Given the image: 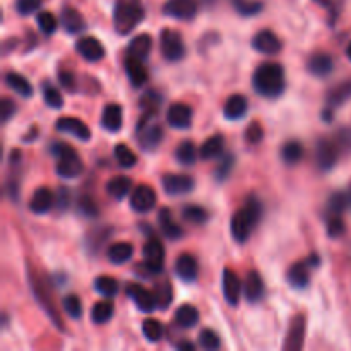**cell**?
Returning <instances> with one entry per match:
<instances>
[{
  "label": "cell",
  "instance_id": "obj_26",
  "mask_svg": "<svg viewBox=\"0 0 351 351\" xmlns=\"http://www.w3.org/2000/svg\"><path fill=\"white\" fill-rule=\"evenodd\" d=\"M125 72L127 75H129V81L132 82V86H136V88H141V86L147 82V71L146 67H144L143 60H139V58L127 55Z\"/></svg>",
  "mask_w": 351,
  "mask_h": 351
},
{
  "label": "cell",
  "instance_id": "obj_10",
  "mask_svg": "<svg viewBox=\"0 0 351 351\" xmlns=\"http://www.w3.org/2000/svg\"><path fill=\"white\" fill-rule=\"evenodd\" d=\"M339 158V144L336 141L331 139H321L315 147V161H317V167L322 171H328L331 168H335V165L338 163Z\"/></svg>",
  "mask_w": 351,
  "mask_h": 351
},
{
  "label": "cell",
  "instance_id": "obj_17",
  "mask_svg": "<svg viewBox=\"0 0 351 351\" xmlns=\"http://www.w3.org/2000/svg\"><path fill=\"white\" fill-rule=\"evenodd\" d=\"M75 50L88 62H99L105 57V47L101 45V41L93 36H82L75 43Z\"/></svg>",
  "mask_w": 351,
  "mask_h": 351
},
{
  "label": "cell",
  "instance_id": "obj_46",
  "mask_svg": "<svg viewBox=\"0 0 351 351\" xmlns=\"http://www.w3.org/2000/svg\"><path fill=\"white\" fill-rule=\"evenodd\" d=\"M233 7L242 16H256L263 10V3L257 0H232Z\"/></svg>",
  "mask_w": 351,
  "mask_h": 351
},
{
  "label": "cell",
  "instance_id": "obj_47",
  "mask_svg": "<svg viewBox=\"0 0 351 351\" xmlns=\"http://www.w3.org/2000/svg\"><path fill=\"white\" fill-rule=\"evenodd\" d=\"M350 206L348 202V194L346 192H336L329 199V211L332 216H339L346 208Z\"/></svg>",
  "mask_w": 351,
  "mask_h": 351
},
{
  "label": "cell",
  "instance_id": "obj_18",
  "mask_svg": "<svg viewBox=\"0 0 351 351\" xmlns=\"http://www.w3.org/2000/svg\"><path fill=\"white\" fill-rule=\"evenodd\" d=\"M167 122L173 129H189L192 125V108L185 103H173L167 110Z\"/></svg>",
  "mask_w": 351,
  "mask_h": 351
},
{
  "label": "cell",
  "instance_id": "obj_11",
  "mask_svg": "<svg viewBox=\"0 0 351 351\" xmlns=\"http://www.w3.org/2000/svg\"><path fill=\"white\" fill-rule=\"evenodd\" d=\"M143 256H144V266L149 273H161L165 266V247L160 240H149L146 242L143 249Z\"/></svg>",
  "mask_w": 351,
  "mask_h": 351
},
{
  "label": "cell",
  "instance_id": "obj_22",
  "mask_svg": "<svg viewBox=\"0 0 351 351\" xmlns=\"http://www.w3.org/2000/svg\"><path fill=\"white\" fill-rule=\"evenodd\" d=\"M60 23L64 29L71 34H79L86 29V21L82 14L74 7H64L60 14Z\"/></svg>",
  "mask_w": 351,
  "mask_h": 351
},
{
  "label": "cell",
  "instance_id": "obj_56",
  "mask_svg": "<svg viewBox=\"0 0 351 351\" xmlns=\"http://www.w3.org/2000/svg\"><path fill=\"white\" fill-rule=\"evenodd\" d=\"M14 113H16V103L9 98H2V101H0V117H2V122H9Z\"/></svg>",
  "mask_w": 351,
  "mask_h": 351
},
{
  "label": "cell",
  "instance_id": "obj_32",
  "mask_svg": "<svg viewBox=\"0 0 351 351\" xmlns=\"http://www.w3.org/2000/svg\"><path fill=\"white\" fill-rule=\"evenodd\" d=\"M5 84L12 91H16L17 95L23 96V98H31L33 96V86H31V82L24 75L17 74V72H7Z\"/></svg>",
  "mask_w": 351,
  "mask_h": 351
},
{
  "label": "cell",
  "instance_id": "obj_63",
  "mask_svg": "<svg viewBox=\"0 0 351 351\" xmlns=\"http://www.w3.org/2000/svg\"><path fill=\"white\" fill-rule=\"evenodd\" d=\"M346 194H348V202H350V206H351V189L348 192H346Z\"/></svg>",
  "mask_w": 351,
  "mask_h": 351
},
{
  "label": "cell",
  "instance_id": "obj_21",
  "mask_svg": "<svg viewBox=\"0 0 351 351\" xmlns=\"http://www.w3.org/2000/svg\"><path fill=\"white\" fill-rule=\"evenodd\" d=\"M175 273L185 283H192V281L197 280L199 266L195 257L191 256V254H182L177 263H175Z\"/></svg>",
  "mask_w": 351,
  "mask_h": 351
},
{
  "label": "cell",
  "instance_id": "obj_42",
  "mask_svg": "<svg viewBox=\"0 0 351 351\" xmlns=\"http://www.w3.org/2000/svg\"><path fill=\"white\" fill-rule=\"evenodd\" d=\"M143 335L149 343H158L163 338V326L156 319H146L143 322Z\"/></svg>",
  "mask_w": 351,
  "mask_h": 351
},
{
  "label": "cell",
  "instance_id": "obj_44",
  "mask_svg": "<svg viewBox=\"0 0 351 351\" xmlns=\"http://www.w3.org/2000/svg\"><path fill=\"white\" fill-rule=\"evenodd\" d=\"M36 23H38V27H40L41 33L47 34V36L53 34L55 31H57V26H58L57 17H55L51 12H47V10H43V12L38 14Z\"/></svg>",
  "mask_w": 351,
  "mask_h": 351
},
{
  "label": "cell",
  "instance_id": "obj_59",
  "mask_svg": "<svg viewBox=\"0 0 351 351\" xmlns=\"http://www.w3.org/2000/svg\"><path fill=\"white\" fill-rule=\"evenodd\" d=\"M55 204H58V208L65 209L69 204V192L65 189H60L58 195H55Z\"/></svg>",
  "mask_w": 351,
  "mask_h": 351
},
{
  "label": "cell",
  "instance_id": "obj_37",
  "mask_svg": "<svg viewBox=\"0 0 351 351\" xmlns=\"http://www.w3.org/2000/svg\"><path fill=\"white\" fill-rule=\"evenodd\" d=\"M304 158V146L298 141H288L281 147V160L287 165H297Z\"/></svg>",
  "mask_w": 351,
  "mask_h": 351
},
{
  "label": "cell",
  "instance_id": "obj_50",
  "mask_svg": "<svg viewBox=\"0 0 351 351\" xmlns=\"http://www.w3.org/2000/svg\"><path fill=\"white\" fill-rule=\"evenodd\" d=\"M182 215L189 223H194V225H202L208 219V213L201 206H187Z\"/></svg>",
  "mask_w": 351,
  "mask_h": 351
},
{
  "label": "cell",
  "instance_id": "obj_51",
  "mask_svg": "<svg viewBox=\"0 0 351 351\" xmlns=\"http://www.w3.org/2000/svg\"><path fill=\"white\" fill-rule=\"evenodd\" d=\"M199 345L204 350H218L221 341L213 329H202L201 335H199Z\"/></svg>",
  "mask_w": 351,
  "mask_h": 351
},
{
  "label": "cell",
  "instance_id": "obj_62",
  "mask_svg": "<svg viewBox=\"0 0 351 351\" xmlns=\"http://www.w3.org/2000/svg\"><path fill=\"white\" fill-rule=\"evenodd\" d=\"M346 55H348V58L351 60V43L348 45V48H346Z\"/></svg>",
  "mask_w": 351,
  "mask_h": 351
},
{
  "label": "cell",
  "instance_id": "obj_60",
  "mask_svg": "<svg viewBox=\"0 0 351 351\" xmlns=\"http://www.w3.org/2000/svg\"><path fill=\"white\" fill-rule=\"evenodd\" d=\"M315 2L321 3L322 7H326L329 12H332V19H335L336 14H338V9H336V5H335V0H315Z\"/></svg>",
  "mask_w": 351,
  "mask_h": 351
},
{
  "label": "cell",
  "instance_id": "obj_3",
  "mask_svg": "<svg viewBox=\"0 0 351 351\" xmlns=\"http://www.w3.org/2000/svg\"><path fill=\"white\" fill-rule=\"evenodd\" d=\"M144 19L143 0H115L113 7V26L122 36L132 33Z\"/></svg>",
  "mask_w": 351,
  "mask_h": 351
},
{
  "label": "cell",
  "instance_id": "obj_14",
  "mask_svg": "<svg viewBox=\"0 0 351 351\" xmlns=\"http://www.w3.org/2000/svg\"><path fill=\"white\" fill-rule=\"evenodd\" d=\"M156 206V192L149 185H139L130 195V208L136 213H149Z\"/></svg>",
  "mask_w": 351,
  "mask_h": 351
},
{
  "label": "cell",
  "instance_id": "obj_12",
  "mask_svg": "<svg viewBox=\"0 0 351 351\" xmlns=\"http://www.w3.org/2000/svg\"><path fill=\"white\" fill-rule=\"evenodd\" d=\"M197 0H168L163 7V12L173 19L191 21L197 14Z\"/></svg>",
  "mask_w": 351,
  "mask_h": 351
},
{
  "label": "cell",
  "instance_id": "obj_58",
  "mask_svg": "<svg viewBox=\"0 0 351 351\" xmlns=\"http://www.w3.org/2000/svg\"><path fill=\"white\" fill-rule=\"evenodd\" d=\"M58 81L64 86L65 89H69L71 93L75 91V75L71 71H60L58 72Z\"/></svg>",
  "mask_w": 351,
  "mask_h": 351
},
{
  "label": "cell",
  "instance_id": "obj_20",
  "mask_svg": "<svg viewBox=\"0 0 351 351\" xmlns=\"http://www.w3.org/2000/svg\"><path fill=\"white\" fill-rule=\"evenodd\" d=\"M240 293H242V281H240L239 274L233 273V269L226 267L223 271V295L225 300L230 305H237L240 300Z\"/></svg>",
  "mask_w": 351,
  "mask_h": 351
},
{
  "label": "cell",
  "instance_id": "obj_38",
  "mask_svg": "<svg viewBox=\"0 0 351 351\" xmlns=\"http://www.w3.org/2000/svg\"><path fill=\"white\" fill-rule=\"evenodd\" d=\"M175 158L180 165L184 167H192V165L197 161V149H195V144L192 141H184L180 146L175 151Z\"/></svg>",
  "mask_w": 351,
  "mask_h": 351
},
{
  "label": "cell",
  "instance_id": "obj_57",
  "mask_svg": "<svg viewBox=\"0 0 351 351\" xmlns=\"http://www.w3.org/2000/svg\"><path fill=\"white\" fill-rule=\"evenodd\" d=\"M79 211H81L82 215L89 216V218H93V216L98 215V208H96L95 201H93L91 197L79 199Z\"/></svg>",
  "mask_w": 351,
  "mask_h": 351
},
{
  "label": "cell",
  "instance_id": "obj_4",
  "mask_svg": "<svg viewBox=\"0 0 351 351\" xmlns=\"http://www.w3.org/2000/svg\"><path fill=\"white\" fill-rule=\"evenodd\" d=\"M27 276H29V283H31V290H33L34 297H36L38 304L41 305L45 312H47L48 317L51 319L55 326H57L60 331H64V321H62L60 314L57 311V304L53 302V297H51V288L48 287V281L43 274L36 273L33 267H29L27 271Z\"/></svg>",
  "mask_w": 351,
  "mask_h": 351
},
{
  "label": "cell",
  "instance_id": "obj_36",
  "mask_svg": "<svg viewBox=\"0 0 351 351\" xmlns=\"http://www.w3.org/2000/svg\"><path fill=\"white\" fill-rule=\"evenodd\" d=\"M132 189V180L125 175H120V177H113L112 180L106 184V192H108L112 197L115 199H123Z\"/></svg>",
  "mask_w": 351,
  "mask_h": 351
},
{
  "label": "cell",
  "instance_id": "obj_8",
  "mask_svg": "<svg viewBox=\"0 0 351 351\" xmlns=\"http://www.w3.org/2000/svg\"><path fill=\"white\" fill-rule=\"evenodd\" d=\"M125 293L134 304L137 305L141 312L144 314H151L158 308V302H156V295L154 291H149L147 288H144L143 285L139 283H132L125 288Z\"/></svg>",
  "mask_w": 351,
  "mask_h": 351
},
{
  "label": "cell",
  "instance_id": "obj_39",
  "mask_svg": "<svg viewBox=\"0 0 351 351\" xmlns=\"http://www.w3.org/2000/svg\"><path fill=\"white\" fill-rule=\"evenodd\" d=\"M113 311H115V307H113L112 302H98V304L93 305L91 321L95 322V324H105V322H108L110 319L113 317Z\"/></svg>",
  "mask_w": 351,
  "mask_h": 351
},
{
  "label": "cell",
  "instance_id": "obj_43",
  "mask_svg": "<svg viewBox=\"0 0 351 351\" xmlns=\"http://www.w3.org/2000/svg\"><path fill=\"white\" fill-rule=\"evenodd\" d=\"M115 158L122 168H132L137 163V158L134 151L127 144H117L115 146Z\"/></svg>",
  "mask_w": 351,
  "mask_h": 351
},
{
  "label": "cell",
  "instance_id": "obj_31",
  "mask_svg": "<svg viewBox=\"0 0 351 351\" xmlns=\"http://www.w3.org/2000/svg\"><path fill=\"white\" fill-rule=\"evenodd\" d=\"M223 149H225V137L216 134V136H211L204 141V144L199 149V154H201L202 160H216L218 156H221Z\"/></svg>",
  "mask_w": 351,
  "mask_h": 351
},
{
  "label": "cell",
  "instance_id": "obj_2",
  "mask_svg": "<svg viewBox=\"0 0 351 351\" xmlns=\"http://www.w3.org/2000/svg\"><path fill=\"white\" fill-rule=\"evenodd\" d=\"M261 213H263V206H261L259 199L256 195H249L245 206L233 215L232 223H230V232L237 242L243 243L249 240L250 233L259 223Z\"/></svg>",
  "mask_w": 351,
  "mask_h": 351
},
{
  "label": "cell",
  "instance_id": "obj_30",
  "mask_svg": "<svg viewBox=\"0 0 351 351\" xmlns=\"http://www.w3.org/2000/svg\"><path fill=\"white\" fill-rule=\"evenodd\" d=\"M158 221H160L161 232L165 233V237H167V239L178 240L184 237V230L180 228V225H178V223L173 221L170 209H161L160 216H158Z\"/></svg>",
  "mask_w": 351,
  "mask_h": 351
},
{
  "label": "cell",
  "instance_id": "obj_33",
  "mask_svg": "<svg viewBox=\"0 0 351 351\" xmlns=\"http://www.w3.org/2000/svg\"><path fill=\"white\" fill-rule=\"evenodd\" d=\"M175 322H177V326H180V328L184 329L194 328V326L199 322L197 308H195L194 305H189V304L180 305L178 311L175 312Z\"/></svg>",
  "mask_w": 351,
  "mask_h": 351
},
{
  "label": "cell",
  "instance_id": "obj_19",
  "mask_svg": "<svg viewBox=\"0 0 351 351\" xmlns=\"http://www.w3.org/2000/svg\"><path fill=\"white\" fill-rule=\"evenodd\" d=\"M252 47L259 53L274 55L281 51V40L271 29H263L254 36Z\"/></svg>",
  "mask_w": 351,
  "mask_h": 351
},
{
  "label": "cell",
  "instance_id": "obj_64",
  "mask_svg": "<svg viewBox=\"0 0 351 351\" xmlns=\"http://www.w3.org/2000/svg\"><path fill=\"white\" fill-rule=\"evenodd\" d=\"M208 2H211V0H208Z\"/></svg>",
  "mask_w": 351,
  "mask_h": 351
},
{
  "label": "cell",
  "instance_id": "obj_24",
  "mask_svg": "<svg viewBox=\"0 0 351 351\" xmlns=\"http://www.w3.org/2000/svg\"><path fill=\"white\" fill-rule=\"evenodd\" d=\"M122 123H123L122 106L117 105V103H110V105H106L101 115V125L105 127L108 132L115 134L122 129Z\"/></svg>",
  "mask_w": 351,
  "mask_h": 351
},
{
  "label": "cell",
  "instance_id": "obj_23",
  "mask_svg": "<svg viewBox=\"0 0 351 351\" xmlns=\"http://www.w3.org/2000/svg\"><path fill=\"white\" fill-rule=\"evenodd\" d=\"M55 195L50 189L40 187L34 191L33 197L29 201V209L34 213V215H45V213L50 211L53 208Z\"/></svg>",
  "mask_w": 351,
  "mask_h": 351
},
{
  "label": "cell",
  "instance_id": "obj_34",
  "mask_svg": "<svg viewBox=\"0 0 351 351\" xmlns=\"http://www.w3.org/2000/svg\"><path fill=\"white\" fill-rule=\"evenodd\" d=\"M132 256L134 247L129 242H117L108 249V261L112 264H125Z\"/></svg>",
  "mask_w": 351,
  "mask_h": 351
},
{
  "label": "cell",
  "instance_id": "obj_1",
  "mask_svg": "<svg viewBox=\"0 0 351 351\" xmlns=\"http://www.w3.org/2000/svg\"><path fill=\"white\" fill-rule=\"evenodd\" d=\"M252 86L257 95L264 98H276L287 88L283 67L274 62H264L254 72Z\"/></svg>",
  "mask_w": 351,
  "mask_h": 351
},
{
  "label": "cell",
  "instance_id": "obj_41",
  "mask_svg": "<svg viewBox=\"0 0 351 351\" xmlns=\"http://www.w3.org/2000/svg\"><path fill=\"white\" fill-rule=\"evenodd\" d=\"M154 295H156L158 308L165 311V308L170 307L171 300H173V288H171V285L168 281H161L154 288Z\"/></svg>",
  "mask_w": 351,
  "mask_h": 351
},
{
  "label": "cell",
  "instance_id": "obj_35",
  "mask_svg": "<svg viewBox=\"0 0 351 351\" xmlns=\"http://www.w3.org/2000/svg\"><path fill=\"white\" fill-rule=\"evenodd\" d=\"M351 98V81H345L341 84L335 86V88L329 91L328 98H326V105L328 108H336V106L343 105L346 99Z\"/></svg>",
  "mask_w": 351,
  "mask_h": 351
},
{
  "label": "cell",
  "instance_id": "obj_55",
  "mask_svg": "<svg viewBox=\"0 0 351 351\" xmlns=\"http://www.w3.org/2000/svg\"><path fill=\"white\" fill-rule=\"evenodd\" d=\"M245 139L249 141L250 144H257L261 139H263V127L261 123L252 122L245 130Z\"/></svg>",
  "mask_w": 351,
  "mask_h": 351
},
{
  "label": "cell",
  "instance_id": "obj_53",
  "mask_svg": "<svg viewBox=\"0 0 351 351\" xmlns=\"http://www.w3.org/2000/svg\"><path fill=\"white\" fill-rule=\"evenodd\" d=\"M41 7V0H16V10L21 16H29Z\"/></svg>",
  "mask_w": 351,
  "mask_h": 351
},
{
  "label": "cell",
  "instance_id": "obj_54",
  "mask_svg": "<svg viewBox=\"0 0 351 351\" xmlns=\"http://www.w3.org/2000/svg\"><path fill=\"white\" fill-rule=\"evenodd\" d=\"M345 233V223L339 216H331L328 221V235L332 237V239H338Z\"/></svg>",
  "mask_w": 351,
  "mask_h": 351
},
{
  "label": "cell",
  "instance_id": "obj_7",
  "mask_svg": "<svg viewBox=\"0 0 351 351\" xmlns=\"http://www.w3.org/2000/svg\"><path fill=\"white\" fill-rule=\"evenodd\" d=\"M319 264V257L315 254H312L311 259L304 261V263H297L288 269L287 280L290 283L291 288L295 290H304L311 283V269Z\"/></svg>",
  "mask_w": 351,
  "mask_h": 351
},
{
  "label": "cell",
  "instance_id": "obj_29",
  "mask_svg": "<svg viewBox=\"0 0 351 351\" xmlns=\"http://www.w3.org/2000/svg\"><path fill=\"white\" fill-rule=\"evenodd\" d=\"M151 48H153V40H151L149 34H137V36L129 43L127 55L139 58V60H146L151 53Z\"/></svg>",
  "mask_w": 351,
  "mask_h": 351
},
{
  "label": "cell",
  "instance_id": "obj_15",
  "mask_svg": "<svg viewBox=\"0 0 351 351\" xmlns=\"http://www.w3.org/2000/svg\"><path fill=\"white\" fill-rule=\"evenodd\" d=\"M58 132L71 134V136L77 137L79 141H89L91 139V129L86 125L82 120L75 119V117H60L55 123Z\"/></svg>",
  "mask_w": 351,
  "mask_h": 351
},
{
  "label": "cell",
  "instance_id": "obj_13",
  "mask_svg": "<svg viewBox=\"0 0 351 351\" xmlns=\"http://www.w3.org/2000/svg\"><path fill=\"white\" fill-rule=\"evenodd\" d=\"M305 329H307V324H305V315H295L293 321H291L290 329L287 332V339H285L283 350L287 351H297L304 348L305 343Z\"/></svg>",
  "mask_w": 351,
  "mask_h": 351
},
{
  "label": "cell",
  "instance_id": "obj_40",
  "mask_svg": "<svg viewBox=\"0 0 351 351\" xmlns=\"http://www.w3.org/2000/svg\"><path fill=\"white\" fill-rule=\"evenodd\" d=\"M95 290L106 298H112L119 293V283L112 276H98L95 280Z\"/></svg>",
  "mask_w": 351,
  "mask_h": 351
},
{
  "label": "cell",
  "instance_id": "obj_16",
  "mask_svg": "<svg viewBox=\"0 0 351 351\" xmlns=\"http://www.w3.org/2000/svg\"><path fill=\"white\" fill-rule=\"evenodd\" d=\"M163 191L170 195H185L189 192H192L194 189V178L189 177V175H165L163 180Z\"/></svg>",
  "mask_w": 351,
  "mask_h": 351
},
{
  "label": "cell",
  "instance_id": "obj_28",
  "mask_svg": "<svg viewBox=\"0 0 351 351\" xmlns=\"http://www.w3.org/2000/svg\"><path fill=\"white\" fill-rule=\"evenodd\" d=\"M247 110H249V103H247L245 96L233 95L226 99L223 113H225V117L228 120H240L242 117H245Z\"/></svg>",
  "mask_w": 351,
  "mask_h": 351
},
{
  "label": "cell",
  "instance_id": "obj_9",
  "mask_svg": "<svg viewBox=\"0 0 351 351\" xmlns=\"http://www.w3.org/2000/svg\"><path fill=\"white\" fill-rule=\"evenodd\" d=\"M137 139H139L143 149H156L163 141V129L158 123H147L146 117H143V120L137 125Z\"/></svg>",
  "mask_w": 351,
  "mask_h": 351
},
{
  "label": "cell",
  "instance_id": "obj_5",
  "mask_svg": "<svg viewBox=\"0 0 351 351\" xmlns=\"http://www.w3.org/2000/svg\"><path fill=\"white\" fill-rule=\"evenodd\" d=\"M51 153L57 156V173L62 178H75L82 173V161L79 158L77 151L72 149L69 144L65 143H55L51 144Z\"/></svg>",
  "mask_w": 351,
  "mask_h": 351
},
{
  "label": "cell",
  "instance_id": "obj_6",
  "mask_svg": "<svg viewBox=\"0 0 351 351\" xmlns=\"http://www.w3.org/2000/svg\"><path fill=\"white\" fill-rule=\"evenodd\" d=\"M161 55L168 62H178L185 57V43L180 33L173 29H163L160 36Z\"/></svg>",
  "mask_w": 351,
  "mask_h": 351
},
{
  "label": "cell",
  "instance_id": "obj_61",
  "mask_svg": "<svg viewBox=\"0 0 351 351\" xmlns=\"http://www.w3.org/2000/svg\"><path fill=\"white\" fill-rule=\"evenodd\" d=\"M178 350H187V351H194L195 350V345L194 343H189V341H184V343H178L177 345Z\"/></svg>",
  "mask_w": 351,
  "mask_h": 351
},
{
  "label": "cell",
  "instance_id": "obj_25",
  "mask_svg": "<svg viewBox=\"0 0 351 351\" xmlns=\"http://www.w3.org/2000/svg\"><path fill=\"white\" fill-rule=\"evenodd\" d=\"M243 293H245L247 302L256 304L264 297V281L257 271H250L243 283Z\"/></svg>",
  "mask_w": 351,
  "mask_h": 351
},
{
  "label": "cell",
  "instance_id": "obj_49",
  "mask_svg": "<svg viewBox=\"0 0 351 351\" xmlns=\"http://www.w3.org/2000/svg\"><path fill=\"white\" fill-rule=\"evenodd\" d=\"M62 305H64L65 314L71 319H79L82 315V304L75 295H67L64 302H62Z\"/></svg>",
  "mask_w": 351,
  "mask_h": 351
},
{
  "label": "cell",
  "instance_id": "obj_48",
  "mask_svg": "<svg viewBox=\"0 0 351 351\" xmlns=\"http://www.w3.org/2000/svg\"><path fill=\"white\" fill-rule=\"evenodd\" d=\"M161 105V96L156 95L154 91L151 93H146V95L141 98V106H143L144 110H146V115L144 117H154V113H156V110L160 108Z\"/></svg>",
  "mask_w": 351,
  "mask_h": 351
},
{
  "label": "cell",
  "instance_id": "obj_52",
  "mask_svg": "<svg viewBox=\"0 0 351 351\" xmlns=\"http://www.w3.org/2000/svg\"><path fill=\"white\" fill-rule=\"evenodd\" d=\"M233 165H235V156H233V154H226V156L221 160V163H219V167L216 168V173H215L216 180L219 182L226 180L228 175L232 173Z\"/></svg>",
  "mask_w": 351,
  "mask_h": 351
},
{
  "label": "cell",
  "instance_id": "obj_45",
  "mask_svg": "<svg viewBox=\"0 0 351 351\" xmlns=\"http://www.w3.org/2000/svg\"><path fill=\"white\" fill-rule=\"evenodd\" d=\"M43 99L50 108L58 110L64 106V98H62L60 91L55 86H51L50 82H45L43 84Z\"/></svg>",
  "mask_w": 351,
  "mask_h": 351
},
{
  "label": "cell",
  "instance_id": "obj_27",
  "mask_svg": "<svg viewBox=\"0 0 351 351\" xmlns=\"http://www.w3.org/2000/svg\"><path fill=\"white\" fill-rule=\"evenodd\" d=\"M308 72L315 77H326L332 72L335 69V60H332L331 55L328 53H315L312 55L311 60H308Z\"/></svg>",
  "mask_w": 351,
  "mask_h": 351
}]
</instances>
